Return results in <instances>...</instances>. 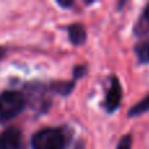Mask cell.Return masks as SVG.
<instances>
[{
  "label": "cell",
  "mask_w": 149,
  "mask_h": 149,
  "mask_svg": "<svg viewBox=\"0 0 149 149\" xmlns=\"http://www.w3.org/2000/svg\"><path fill=\"white\" fill-rule=\"evenodd\" d=\"M25 97L20 92L9 90L0 94V118L8 120L17 116L25 107Z\"/></svg>",
  "instance_id": "6da1fadb"
},
{
  "label": "cell",
  "mask_w": 149,
  "mask_h": 149,
  "mask_svg": "<svg viewBox=\"0 0 149 149\" xmlns=\"http://www.w3.org/2000/svg\"><path fill=\"white\" fill-rule=\"evenodd\" d=\"M31 145L33 149H64L65 137L59 130L45 128L33 136Z\"/></svg>",
  "instance_id": "7a4b0ae2"
},
{
  "label": "cell",
  "mask_w": 149,
  "mask_h": 149,
  "mask_svg": "<svg viewBox=\"0 0 149 149\" xmlns=\"http://www.w3.org/2000/svg\"><path fill=\"white\" fill-rule=\"evenodd\" d=\"M0 149H21V132L10 127L0 135Z\"/></svg>",
  "instance_id": "3957f363"
},
{
  "label": "cell",
  "mask_w": 149,
  "mask_h": 149,
  "mask_svg": "<svg viewBox=\"0 0 149 149\" xmlns=\"http://www.w3.org/2000/svg\"><path fill=\"white\" fill-rule=\"evenodd\" d=\"M120 100H122L120 82L118 81V79L113 77V79H111L110 89H109L107 95H106V109H107V111H110V113L115 111L116 109L119 107Z\"/></svg>",
  "instance_id": "277c9868"
},
{
  "label": "cell",
  "mask_w": 149,
  "mask_h": 149,
  "mask_svg": "<svg viewBox=\"0 0 149 149\" xmlns=\"http://www.w3.org/2000/svg\"><path fill=\"white\" fill-rule=\"evenodd\" d=\"M68 34H70V39L71 42L74 45H81L82 42L86 39V33H85V29L81 25L76 24L68 28Z\"/></svg>",
  "instance_id": "5b68a950"
},
{
  "label": "cell",
  "mask_w": 149,
  "mask_h": 149,
  "mask_svg": "<svg viewBox=\"0 0 149 149\" xmlns=\"http://www.w3.org/2000/svg\"><path fill=\"white\" fill-rule=\"evenodd\" d=\"M147 111H149V95L145 97L143 101H140L139 103H136V105L130 110L128 115L136 116V115H140V114H143V113H147Z\"/></svg>",
  "instance_id": "8992f818"
},
{
  "label": "cell",
  "mask_w": 149,
  "mask_h": 149,
  "mask_svg": "<svg viewBox=\"0 0 149 149\" xmlns=\"http://www.w3.org/2000/svg\"><path fill=\"white\" fill-rule=\"evenodd\" d=\"M136 55L139 62L148 63L149 62V43L148 42H143L136 46Z\"/></svg>",
  "instance_id": "52a82bcc"
},
{
  "label": "cell",
  "mask_w": 149,
  "mask_h": 149,
  "mask_svg": "<svg viewBox=\"0 0 149 149\" xmlns=\"http://www.w3.org/2000/svg\"><path fill=\"white\" fill-rule=\"evenodd\" d=\"M131 143H132L131 136H130V135H126V136L122 137V140L119 141L118 148L116 149H131Z\"/></svg>",
  "instance_id": "ba28073f"
},
{
  "label": "cell",
  "mask_w": 149,
  "mask_h": 149,
  "mask_svg": "<svg viewBox=\"0 0 149 149\" xmlns=\"http://www.w3.org/2000/svg\"><path fill=\"white\" fill-rule=\"evenodd\" d=\"M144 18H145V21H147V24L149 25V5L147 8H145V12H144Z\"/></svg>",
  "instance_id": "9c48e42d"
},
{
  "label": "cell",
  "mask_w": 149,
  "mask_h": 149,
  "mask_svg": "<svg viewBox=\"0 0 149 149\" xmlns=\"http://www.w3.org/2000/svg\"><path fill=\"white\" fill-rule=\"evenodd\" d=\"M3 54H4V50H3V49H1V47H0V58H1V56H3Z\"/></svg>",
  "instance_id": "30bf717a"
}]
</instances>
